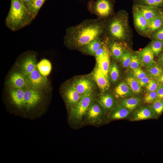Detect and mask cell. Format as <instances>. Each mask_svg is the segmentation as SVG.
Masks as SVG:
<instances>
[{
  "instance_id": "obj_29",
  "label": "cell",
  "mask_w": 163,
  "mask_h": 163,
  "mask_svg": "<svg viewBox=\"0 0 163 163\" xmlns=\"http://www.w3.org/2000/svg\"><path fill=\"white\" fill-rule=\"evenodd\" d=\"M146 69L149 75L156 78L163 74V69L155 64L146 67Z\"/></svg>"
},
{
  "instance_id": "obj_9",
  "label": "cell",
  "mask_w": 163,
  "mask_h": 163,
  "mask_svg": "<svg viewBox=\"0 0 163 163\" xmlns=\"http://www.w3.org/2000/svg\"><path fill=\"white\" fill-rule=\"evenodd\" d=\"M27 76L29 86L45 93L49 91L50 84L47 78L41 74L37 68Z\"/></svg>"
},
{
  "instance_id": "obj_10",
  "label": "cell",
  "mask_w": 163,
  "mask_h": 163,
  "mask_svg": "<svg viewBox=\"0 0 163 163\" xmlns=\"http://www.w3.org/2000/svg\"><path fill=\"white\" fill-rule=\"evenodd\" d=\"M19 69L27 76L37 68V56L33 53H27L23 56L18 63Z\"/></svg>"
},
{
  "instance_id": "obj_34",
  "label": "cell",
  "mask_w": 163,
  "mask_h": 163,
  "mask_svg": "<svg viewBox=\"0 0 163 163\" xmlns=\"http://www.w3.org/2000/svg\"><path fill=\"white\" fill-rule=\"evenodd\" d=\"M109 75L111 81L116 82L119 76V71L117 66L115 64H112L109 69Z\"/></svg>"
},
{
  "instance_id": "obj_31",
  "label": "cell",
  "mask_w": 163,
  "mask_h": 163,
  "mask_svg": "<svg viewBox=\"0 0 163 163\" xmlns=\"http://www.w3.org/2000/svg\"><path fill=\"white\" fill-rule=\"evenodd\" d=\"M150 109L154 114L159 115L163 111V99H157L152 103Z\"/></svg>"
},
{
  "instance_id": "obj_33",
  "label": "cell",
  "mask_w": 163,
  "mask_h": 163,
  "mask_svg": "<svg viewBox=\"0 0 163 163\" xmlns=\"http://www.w3.org/2000/svg\"><path fill=\"white\" fill-rule=\"evenodd\" d=\"M163 46V41L156 39L152 42L150 47L154 55L156 56L161 50Z\"/></svg>"
},
{
  "instance_id": "obj_2",
  "label": "cell",
  "mask_w": 163,
  "mask_h": 163,
  "mask_svg": "<svg viewBox=\"0 0 163 163\" xmlns=\"http://www.w3.org/2000/svg\"><path fill=\"white\" fill-rule=\"evenodd\" d=\"M35 18L22 0H11L10 10L5 20L6 26L16 31L29 25Z\"/></svg>"
},
{
  "instance_id": "obj_6",
  "label": "cell",
  "mask_w": 163,
  "mask_h": 163,
  "mask_svg": "<svg viewBox=\"0 0 163 163\" xmlns=\"http://www.w3.org/2000/svg\"><path fill=\"white\" fill-rule=\"evenodd\" d=\"M88 8L98 18L104 19L112 13L113 5L110 0H96L89 2Z\"/></svg>"
},
{
  "instance_id": "obj_20",
  "label": "cell",
  "mask_w": 163,
  "mask_h": 163,
  "mask_svg": "<svg viewBox=\"0 0 163 163\" xmlns=\"http://www.w3.org/2000/svg\"><path fill=\"white\" fill-rule=\"evenodd\" d=\"M36 67L41 74L46 77L51 71L52 65L49 60L44 59L37 63Z\"/></svg>"
},
{
  "instance_id": "obj_15",
  "label": "cell",
  "mask_w": 163,
  "mask_h": 163,
  "mask_svg": "<svg viewBox=\"0 0 163 163\" xmlns=\"http://www.w3.org/2000/svg\"><path fill=\"white\" fill-rule=\"evenodd\" d=\"M93 75L97 86L101 89L105 91L109 88L110 83L108 77L98 66L95 69Z\"/></svg>"
},
{
  "instance_id": "obj_24",
  "label": "cell",
  "mask_w": 163,
  "mask_h": 163,
  "mask_svg": "<svg viewBox=\"0 0 163 163\" xmlns=\"http://www.w3.org/2000/svg\"><path fill=\"white\" fill-rule=\"evenodd\" d=\"M141 100L137 97H133L124 99L120 102V105L129 110L135 109L139 104Z\"/></svg>"
},
{
  "instance_id": "obj_12",
  "label": "cell",
  "mask_w": 163,
  "mask_h": 163,
  "mask_svg": "<svg viewBox=\"0 0 163 163\" xmlns=\"http://www.w3.org/2000/svg\"><path fill=\"white\" fill-rule=\"evenodd\" d=\"M141 65L146 67L156 63L154 60V54L150 47H145L137 52Z\"/></svg>"
},
{
  "instance_id": "obj_32",
  "label": "cell",
  "mask_w": 163,
  "mask_h": 163,
  "mask_svg": "<svg viewBox=\"0 0 163 163\" xmlns=\"http://www.w3.org/2000/svg\"><path fill=\"white\" fill-rule=\"evenodd\" d=\"M135 4L159 7L163 6V0H137Z\"/></svg>"
},
{
  "instance_id": "obj_4",
  "label": "cell",
  "mask_w": 163,
  "mask_h": 163,
  "mask_svg": "<svg viewBox=\"0 0 163 163\" xmlns=\"http://www.w3.org/2000/svg\"><path fill=\"white\" fill-rule=\"evenodd\" d=\"M107 25V31L111 38L117 40L125 39L127 28L125 22L120 15H115L110 20Z\"/></svg>"
},
{
  "instance_id": "obj_13",
  "label": "cell",
  "mask_w": 163,
  "mask_h": 163,
  "mask_svg": "<svg viewBox=\"0 0 163 163\" xmlns=\"http://www.w3.org/2000/svg\"><path fill=\"white\" fill-rule=\"evenodd\" d=\"M104 113L103 107L101 105L94 104L91 105L85 115L89 121L93 123L101 120Z\"/></svg>"
},
{
  "instance_id": "obj_37",
  "label": "cell",
  "mask_w": 163,
  "mask_h": 163,
  "mask_svg": "<svg viewBox=\"0 0 163 163\" xmlns=\"http://www.w3.org/2000/svg\"><path fill=\"white\" fill-rule=\"evenodd\" d=\"M141 65L138 57L136 55L131 56V61L129 63V68L133 70L140 68Z\"/></svg>"
},
{
  "instance_id": "obj_45",
  "label": "cell",
  "mask_w": 163,
  "mask_h": 163,
  "mask_svg": "<svg viewBox=\"0 0 163 163\" xmlns=\"http://www.w3.org/2000/svg\"><path fill=\"white\" fill-rule=\"evenodd\" d=\"M161 58V60L163 63V53L162 55Z\"/></svg>"
},
{
  "instance_id": "obj_1",
  "label": "cell",
  "mask_w": 163,
  "mask_h": 163,
  "mask_svg": "<svg viewBox=\"0 0 163 163\" xmlns=\"http://www.w3.org/2000/svg\"><path fill=\"white\" fill-rule=\"evenodd\" d=\"M106 23L104 19H88L68 28L64 37V43L69 47L83 48L95 39L103 37Z\"/></svg>"
},
{
  "instance_id": "obj_11",
  "label": "cell",
  "mask_w": 163,
  "mask_h": 163,
  "mask_svg": "<svg viewBox=\"0 0 163 163\" xmlns=\"http://www.w3.org/2000/svg\"><path fill=\"white\" fill-rule=\"evenodd\" d=\"M63 96L67 104L71 106H75L82 97L77 90L74 83L65 90Z\"/></svg>"
},
{
  "instance_id": "obj_28",
  "label": "cell",
  "mask_w": 163,
  "mask_h": 163,
  "mask_svg": "<svg viewBox=\"0 0 163 163\" xmlns=\"http://www.w3.org/2000/svg\"><path fill=\"white\" fill-rule=\"evenodd\" d=\"M46 0H32L27 7V8L34 17L35 18L40 8Z\"/></svg>"
},
{
  "instance_id": "obj_16",
  "label": "cell",
  "mask_w": 163,
  "mask_h": 163,
  "mask_svg": "<svg viewBox=\"0 0 163 163\" xmlns=\"http://www.w3.org/2000/svg\"><path fill=\"white\" fill-rule=\"evenodd\" d=\"M137 9L148 21L155 18L158 14L157 7L146 5L134 4Z\"/></svg>"
},
{
  "instance_id": "obj_14",
  "label": "cell",
  "mask_w": 163,
  "mask_h": 163,
  "mask_svg": "<svg viewBox=\"0 0 163 163\" xmlns=\"http://www.w3.org/2000/svg\"><path fill=\"white\" fill-rule=\"evenodd\" d=\"M77 90L82 96L91 94L93 85L89 80L82 78L77 80L74 83Z\"/></svg>"
},
{
  "instance_id": "obj_5",
  "label": "cell",
  "mask_w": 163,
  "mask_h": 163,
  "mask_svg": "<svg viewBox=\"0 0 163 163\" xmlns=\"http://www.w3.org/2000/svg\"><path fill=\"white\" fill-rule=\"evenodd\" d=\"M24 92L23 88H8V100L14 109L13 113L22 117L24 109Z\"/></svg>"
},
{
  "instance_id": "obj_30",
  "label": "cell",
  "mask_w": 163,
  "mask_h": 163,
  "mask_svg": "<svg viewBox=\"0 0 163 163\" xmlns=\"http://www.w3.org/2000/svg\"><path fill=\"white\" fill-rule=\"evenodd\" d=\"M97 64V66L101 69L104 74L108 77L110 64V54L105 56Z\"/></svg>"
},
{
  "instance_id": "obj_44",
  "label": "cell",
  "mask_w": 163,
  "mask_h": 163,
  "mask_svg": "<svg viewBox=\"0 0 163 163\" xmlns=\"http://www.w3.org/2000/svg\"><path fill=\"white\" fill-rule=\"evenodd\" d=\"M26 5L27 7L32 0H22Z\"/></svg>"
},
{
  "instance_id": "obj_23",
  "label": "cell",
  "mask_w": 163,
  "mask_h": 163,
  "mask_svg": "<svg viewBox=\"0 0 163 163\" xmlns=\"http://www.w3.org/2000/svg\"><path fill=\"white\" fill-rule=\"evenodd\" d=\"M109 44L111 53L113 57L116 59H120L124 53V49L121 44L113 40Z\"/></svg>"
},
{
  "instance_id": "obj_17",
  "label": "cell",
  "mask_w": 163,
  "mask_h": 163,
  "mask_svg": "<svg viewBox=\"0 0 163 163\" xmlns=\"http://www.w3.org/2000/svg\"><path fill=\"white\" fill-rule=\"evenodd\" d=\"M133 12L135 25L137 29L142 32L147 30L149 21L144 17L134 5Z\"/></svg>"
},
{
  "instance_id": "obj_18",
  "label": "cell",
  "mask_w": 163,
  "mask_h": 163,
  "mask_svg": "<svg viewBox=\"0 0 163 163\" xmlns=\"http://www.w3.org/2000/svg\"><path fill=\"white\" fill-rule=\"evenodd\" d=\"M154 116V114L151 109L143 107L135 112L132 118L134 120H141L152 118Z\"/></svg>"
},
{
  "instance_id": "obj_43",
  "label": "cell",
  "mask_w": 163,
  "mask_h": 163,
  "mask_svg": "<svg viewBox=\"0 0 163 163\" xmlns=\"http://www.w3.org/2000/svg\"><path fill=\"white\" fill-rule=\"evenodd\" d=\"M155 79H156V82L158 83L163 85V74Z\"/></svg>"
},
{
  "instance_id": "obj_40",
  "label": "cell",
  "mask_w": 163,
  "mask_h": 163,
  "mask_svg": "<svg viewBox=\"0 0 163 163\" xmlns=\"http://www.w3.org/2000/svg\"><path fill=\"white\" fill-rule=\"evenodd\" d=\"M153 37L156 40L163 41V28L157 31L154 34Z\"/></svg>"
},
{
  "instance_id": "obj_19",
  "label": "cell",
  "mask_w": 163,
  "mask_h": 163,
  "mask_svg": "<svg viewBox=\"0 0 163 163\" xmlns=\"http://www.w3.org/2000/svg\"><path fill=\"white\" fill-rule=\"evenodd\" d=\"M114 94L117 97L123 98L130 95L132 91L126 83L121 82L115 88Z\"/></svg>"
},
{
  "instance_id": "obj_36",
  "label": "cell",
  "mask_w": 163,
  "mask_h": 163,
  "mask_svg": "<svg viewBox=\"0 0 163 163\" xmlns=\"http://www.w3.org/2000/svg\"><path fill=\"white\" fill-rule=\"evenodd\" d=\"M131 56L128 52L124 53L120 59L123 66L125 68H127L129 66L131 61Z\"/></svg>"
},
{
  "instance_id": "obj_41",
  "label": "cell",
  "mask_w": 163,
  "mask_h": 163,
  "mask_svg": "<svg viewBox=\"0 0 163 163\" xmlns=\"http://www.w3.org/2000/svg\"><path fill=\"white\" fill-rule=\"evenodd\" d=\"M156 91L157 94L158 99H163V85H158Z\"/></svg>"
},
{
  "instance_id": "obj_26",
  "label": "cell",
  "mask_w": 163,
  "mask_h": 163,
  "mask_svg": "<svg viewBox=\"0 0 163 163\" xmlns=\"http://www.w3.org/2000/svg\"><path fill=\"white\" fill-rule=\"evenodd\" d=\"M98 101L103 108L107 110L112 108L114 104L113 98L110 94H108L102 95Z\"/></svg>"
},
{
  "instance_id": "obj_46",
  "label": "cell",
  "mask_w": 163,
  "mask_h": 163,
  "mask_svg": "<svg viewBox=\"0 0 163 163\" xmlns=\"http://www.w3.org/2000/svg\"><path fill=\"white\" fill-rule=\"evenodd\" d=\"M110 0L112 2V1H113V0Z\"/></svg>"
},
{
  "instance_id": "obj_35",
  "label": "cell",
  "mask_w": 163,
  "mask_h": 163,
  "mask_svg": "<svg viewBox=\"0 0 163 163\" xmlns=\"http://www.w3.org/2000/svg\"><path fill=\"white\" fill-rule=\"evenodd\" d=\"M158 99L156 91L148 92L145 95L143 100L145 103L149 104Z\"/></svg>"
},
{
  "instance_id": "obj_8",
  "label": "cell",
  "mask_w": 163,
  "mask_h": 163,
  "mask_svg": "<svg viewBox=\"0 0 163 163\" xmlns=\"http://www.w3.org/2000/svg\"><path fill=\"white\" fill-rule=\"evenodd\" d=\"M9 88H23L29 86L27 76L20 69L12 71L6 81Z\"/></svg>"
},
{
  "instance_id": "obj_21",
  "label": "cell",
  "mask_w": 163,
  "mask_h": 163,
  "mask_svg": "<svg viewBox=\"0 0 163 163\" xmlns=\"http://www.w3.org/2000/svg\"><path fill=\"white\" fill-rule=\"evenodd\" d=\"M103 37H98L95 39L83 48H84L85 51L88 53L95 55L97 51L103 43Z\"/></svg>"
},
{
  "instance_id": "obj_42",
  "label": "cell",
  "mask_w": 163,
  "mask_h": 163,
  "mask_svg": "<svg viewBox=\"0 0 163 163\" xmlns=\"http://www.w3.org/2000/svg\"><path fill=\"white\" fill-rule=\"evenodd\" d=\"M151 79L147 76L138 80L140 85L142 86H146Z\"/></svg>"
},
{
  "instance_id": "obj_39",
  "label": "cell",
  "mask_w": 163,
  "mask_h": 163,
  "mask_svg": "<svg viewBox=\"0 0 163 163\" xmlns=\"http://www.w3.org/2000/svg\"><path fill=\"white\" fill-rule=\"evenodd\" d=\"M134 77L138 80L147 76L146 73L140 68L133 70Z\"/></svg>"
},
{
  "instance_id": "obj_25",
  "label": "cell",
  "mask_w": 163,
  "mask_h": 163,
  "mask_svg": "<svg viewBox=\"0 0 163 163\" xmlns=\"http://www.w3.org/2000/svg\"><path fill=\"white\" fill-rule=\"evenodd\" d=\"M163 23V18L158 14L155 18L149 21L146 31L152 32L160 28Z\"/></svg>"
},
{
  "instance_id": "obj_38",
  "label": "cell",
  "mask_w": 163,
  "mask_h": 163,
  "mask_svg": "<svg viewBox=\"0 0 163 163\" xmlns=\"http://www.w3.org/2000/svg\"><path fill=\"white\" fill-rule=\"evenodd\" d=\"M158 84L157 82L151 79L146 86V89L147 92L155 91L158 86Z\"/></svg>"
},
{
  "instance_id": "obj_27",
  "label": "cell",
  "mask_w": 163,
  "mask_h": 163,
  "mask_svg": "<svg viewBox=\"0 0 163 163\" xmlns=\"http://www.w3.org/2000/svg\"><path fill=\"white\" fill-rule=\"evenodd\" d=\"M126 80L127 84L133 93L135 94H138L141 92L142 86L138 79L134 77L129 76L128 77Z\"/></svg>"
},
{
  "instance_id": "obj_22",
  "label": "cell",
  "mask_w": 163,
  "mask_h": 163,
  "mask_svg": "<svg viewBox=\"0 0 163 163\" xmlns=\"http://www.w3.org/2000/svg\"><path fill=\"white\" fill-rule=\"evenodd\" d=\"M129 110L121 105L117 106L113 109L111 114V118L113 120L123 119L127 117L130 114Z\"/></svg>"
},
{
  "instance_id": "obj_3",
  "label": "cell",
  "mask_w": 163,
  "mask_h": 163,
  "mask_svg": "<svg viewBox=\"0 0 163 163\" xmlns=\"http://www.w3.org/2000/svg\"><path fill=\"white\" fill-rule=\"evenodd\" d=\"M45 93L31 87L24 89L23 117L30 120L39 118L45 113Z\"/></svg>"
},
{
  "instance_id": "obj_7",
  "label": "cell",
  "mask_w": 163,
  "mask_h": 163,
  "mask_svg": "<svg viewBox=\"0 0 163 163\" xmlns=\"http://www.w3.org/2000/svg\"><path fill=\"white\" fill-rule=\"evenodd\" d=\"M92 100L91 94L82 96L78 103L71 110L70 119L77 122L81 121L91 105Z\"/></svg>"
}]
</instances>
